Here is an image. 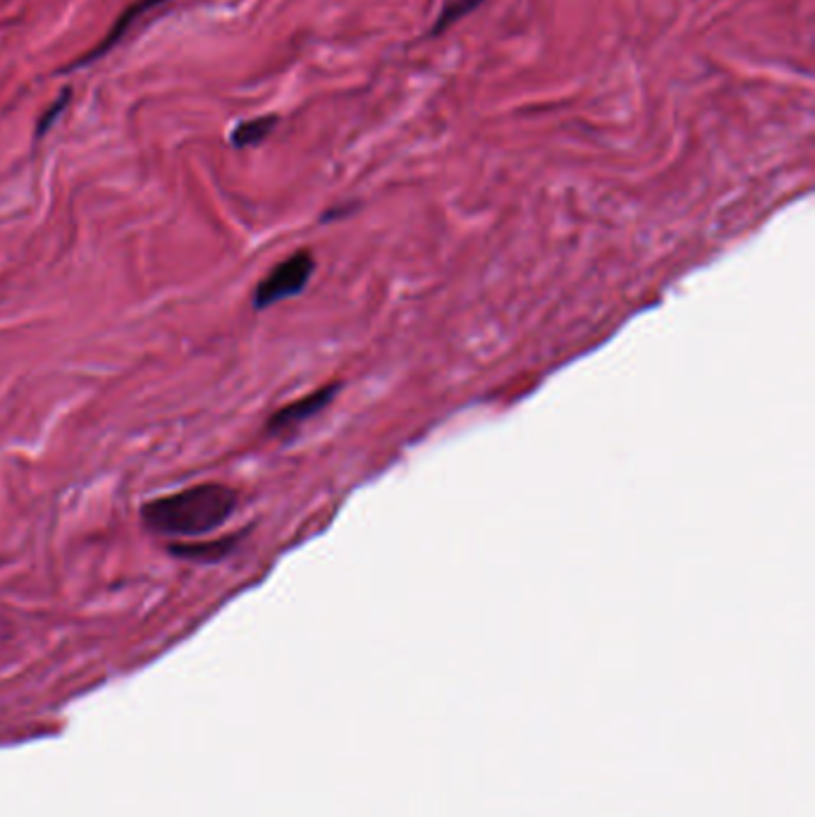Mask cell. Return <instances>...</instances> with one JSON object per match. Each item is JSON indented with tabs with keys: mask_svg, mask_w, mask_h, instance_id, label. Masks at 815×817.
<instances>
[{
	"mask_svg": "<svg viewBox=\"0 0 815 817\" xmlns=\"http://www.w3.org/2000/svg\"><path fill=\"white\" fill-rule=\"evenodd\" d=\"M483 0H447L440 10V15L435 17V24L431 29V36H440L445 29H450L452 24H457L462 17H467L471 10H476Z\"/></svg>",
	"mask_w": 815,
	"mask_h": 817,
	"instance_id": "cell-7",
	"label": "cell"
},
{
	"mask_svg": "<svg viewBox=\"0 0 815 817\" xmlns=\"http://www.w3.org/2000/svg\"><path fill=\"white\" fill-rule=\"evenodd\" d=\"M237 493L223 483H199L156 497L142 507V524L156 536L199 538L235 514Z\"/></svg>",
	"mask_w": 815,
	"mask_h": 817,
	"instance_id": "cell-1",
	"label": "cell"
},
{
	"mask_svg": "<svg viewBox=\"0 0 815 817\" xmlns=\"http://www.w3.org/2000/svg\"><path fill=\"white\" fill-rule=\"evenodd\" d=\"M161 3H163V0H139V3L130 5V8H127V10L122 12V15L118 17V22H115V27L110 29L106 39L101 41V46H96L94 51H91V53L87 55V58L79 60V63H75V67L87 65V63H91V60H96V58H101V55H106V53L110 51V48H113L115 43H118V41L122 39V36L130 32V27H132L134 20H139V17H142L146 10L156 8V5H161Z\"/></svg>",
	"mask_w": 815,
	"mask_h": 817,
	"instance_id": "cell-4",
	"label": "cell"
},
{
	"mask_svg": "<svg viewBox=\"0 0 815 817\" xmlns=\"http://www.w3.org/2000/svg\"><path fill=\"white\" fill-rule=\"evenodd\" d=\"M67 98H70V91H65V94H63V101H58V103H55L53 108H48V113L44 115V120L39 122V132H36V134H39V137H44V134L48 132V127H51V125H53V120L58 118V113H60V110L65 108Z\"/></svg>",
	"mask_w": 815,
	"mask_h": 817,
	"instance_id": "cell-8",
	"label": "cell"
},
{
	"mask_svg": "<svg viewBox=\"0 0 815 817\" xmlns=\"http://www.w3.org/2000/svg\"><path fill=\"white\" fill-rule=\"evenodd\" d=\"M316 261L311 251H294L292 256H287L285 261H280L278 266L268 270V275L263 278L254 290V309L263 311L271 309V306L280 304V301L297 297L299 292L309 285L311 275H314Z\"/></svg>",
	"mask_w": 815,
	"mask_h": 817,
	"instance_id": "cell-2",
	"label": "cell"
},
{
	"mask_svg": "<svg viewBox=\"0 0 815 817\" xmlns=\"http://www.w3.org/2000/svg\"><path fill=\"white\" fill-rule=\"evenodd\" d=\"M240 536H223L216 540H204V543H177L170 552L182 559H196V562H220L237 548Z\"/></svg>",
	"mask_w": 815,
	"mask_h": 817,
	"instance_id": "cell-5",
	"label": "cell"
},
{
	"mask_svg": "<svg viewBox=\"0 0 815 817\" xmlns=\"http://www.w3.org/2000/svg\"><path fill=\"white\" fill-rule=\"evenodd\" d=\"M275 122H278L275 115H263V118H254L249 122H242V125L237 127L235 132H232V144H235L237 149L261 144V141L273 132Z\"/></svg>",
	"mask_w": 815,
	"mask_h": 817,
	"instance_id": "cell-6",
	"label": "cell"
},
{
	"mask_svg": "<svg viewBox=\"0 0 815 817\" xmlns=\"http://www.w3.org/2000/svg\"><path fill=\"white\" fill-rule=\"evenodd\" d=\"M335 395H337V385H328V387H321V390L311 392V395L297 399V402L285 404L283 409H278L271 419H268L266 423L268 433H273V435L290 433V430L302 426L304 421L314 419L316 414H321V411L326 409L330 402H333Z\"/></svg>",
	"mask_w": 815,
	"mask_h": 817,
	"instance_id": "cell-3",
	"label": "cell"
}]
</instances>
